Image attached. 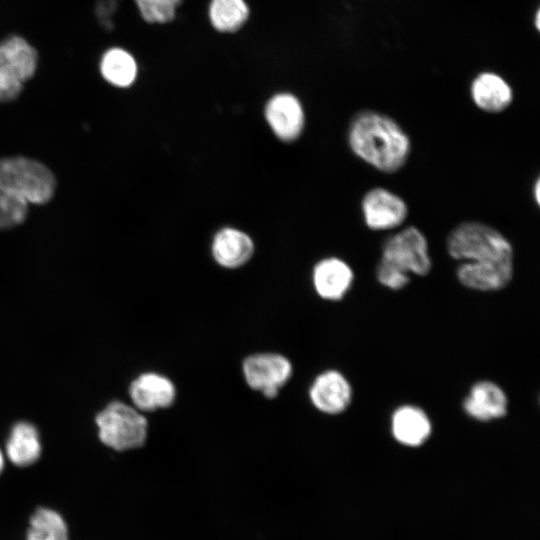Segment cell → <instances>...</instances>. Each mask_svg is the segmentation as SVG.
Instances as JSON below:
<instances>
[{"label": "cell", "mask_w": 540, "mask_h": 540, "mask_svg": "<svg viewBox=\"0 0 540 540\" xmlns=\"http://www.w3.org/2000/svg\"><path fill=\"white\" fill-rule=\"evenodd\" d=\"M447 252L459 261L458 281L481 292L505 288L514 274V251L510 241L494 227L466 221L458 224L446 239Z\"/></svg>", "instance_id": "1"}, {"label": "cell", "mask_w": 540, "mask_h": 540, "mask_svg": "<svg viewBox=\"0 0 540 540\" xmlns=\"http://www.w3.org/2000/svg\"><path fill=\"white\" fill-rule=\"evenodd\" d=\"M347 140L356 157L386 174L399 171L411 152L410 138L399 123L373 110H362L353 116Z\"/></svg>", "instance_id": "2"}, {"label": "cell", "mask_w": 540, "mask_h": 540, "mask_svg": "<svg viewBox=\"0 0 540 540\" xmlns=\"http://www.w3.org/2000/svg\"><path fill=\"white\" fill-rule=\"evenodd\" d=\"M55 178L42 163L16 156L0 159V188L28 203L43 204L55 191Z\"/></svg>", "instance_id": "3"}, {"label": "cell", "mask_w": 540, "mask_h": 540, "mask_svg": "<svg viewBox=\"0 0 540 540\" xmlns=\"http://www.w3.org/2000/svg\"><path fill=\"white\" fill-rule=\"evenodd\" d=\"M95 422L100 441L116 451L138 448L147 437L146 418L134 406L121 401L109 403L97 414Z\"/></svg>", "instance_id": "4"}, {"label": "cell", "mask_w": 540, "mask_h": 540, "mask_svg": "<svg viewBox=\"0 0 540 540\" xmlns=\"http://www.w3.org/2000/svg\"><path fill=\"white\" fill-rule=\"evenodd\" d=\"M38 55L24 38L13 35L0 42V103L16 99L36 72Z\"/></svg>", "instance_id": "5"}, {"label": "cell", "mask_w": 540, "mask_h": 540, "mask_svg": "<svg viewBox=\"0 0 540 540\" xmlns=\"http://www.w3.org/2000/svg\"><path fill=\"white\" fill-rule=\"evenodd\" d=\"M380 262L408 275H427L432 261L425 235L418 228L409 226L390 236L383 243Z\"/></svg>", "instance_id": "6"}, {"label": "cell", "mask_w": 540, "mask_h": 540, "mask_svg": "<svg viewBox=\"0 0 540 540\" xmlns=\"http://www.w3.org/2000/svg\"><path fill=\"white\" fill-rule=\"evenodd\" d=\"M243 373L247 384L252 389L262 392L267 398H274L279 389L290 379L292 365L282 355L259 353L244 360Z\"/></svg>", "instance_id": "7"}, {"label": "cell", "mask_w": 540, "mask_h": 540, "mask_svg": "<svg viewBox=\"0 0 540 540\" xmlns=\"http://www.w3.org/2000/svg\"><path fill=\"white\" fill-rule=\"evenodd\" d=\"M366 226L374 231L390 230L400 226L407 218L406 202L383 187L368 190L361 201Z\"/></svg>", "instance_id": "8"}, {"label": "cell", "mask_w": 540, "mask_h": 540, "mask_svg": "<svg viewBox=\"0 0 540 540\" xmlns=\"http://www.w3.org/2000/svg\"><path fill=\"white\" fill-rule=\"evenodd\" d=\"M265 118L274 134L290 142L299 137L304 126V110L300 100L288 92L273 95L265 106Z\"/></svg>", "instance_id": "9"}, {"label": "cell", "mask_w": 540, "mask_h": 540, "mask_svg": "<svg viewBox=\"0 0 540 540\" xmlns=\"http://www.w3.org/2000/svg\"><path fill=\"white\" fill-rule=\"evenodd\" d=\"M352 395L350 382L337 370H327L319 374L309 390L314 407L328 415L344 412L352 401Z\"/></svg>", "instance_id": "10"}, {"label": "cell", "mask_w": 540, "mask_h": 540, "mask_svg": "<svg viewBox=\"0 0 540 540\" xmlns=\"http://www.w3.org/2000/svg\"><path fill=\"white\" fill-rule=\"evenodd\" d=\"M508 397L497 383L481 380L474 383L466 397L462 408L465 414L479 422H489L506 416Z\"/></svg>", "instance_id": "11"}, {"label": "cell", "mask_w": 540, "mask_h": 540, "mask_svg": "<svg viewBox=\"0 0 540 540\" xmlns=\"http://www.w3.org/2000/svg\"><path fill=\"white\" fill-rule=\"evenodd\" d=\"M129 395L137 410L151 412L171 406L175 400L176 390L167 377L147 372L132 381Z\"/></svg>", "instance_id": "12"}, {"label": "cell", "mask_w": 540, "mask_h": 540, "mask_svg": "<svg viewBox=\"0 0 540 540\" xmlns=\"http://www.w3.org/2000/svg\"><path fill=\"white\" fill-rule=\"evenodd\" d=\"M390 430L399 444L416 448L422 446L430 438L432 423L422 408L405 404L397 407L392 413Z\"/></svg>", "instance_id": "13"}, {"label": "cell", "mask_w": 540, "mask_h": 540, "mask_svg": "<svg viewBox=\"0 0 540 540\" xmlns=\"http://www.w3.org/2000/svg\"><path fill=\"white\" fill-rule=\"evenodd\" d=\"M317 294L330 301L341 300L350 290L354 281L351 267L342 259L329 257L319 261L312 274Z\"/></svg>", "instance_id": "14"}, {"label": "cell", "mask_w": 540, "mask_h": 540, "mask_svg": "<svg viewBox=\"0 0 540 540\" xmlns=\"http://www.w3.org/2000/svg\"><path fill=\"white\" fill-rule=\"evenodd\" d=\"M470 94L474 104L488 113L504 111L513 100V91L508 82L493 72L477 75L471 83Z\"/></svg>", "instance_id": "15"}, {"label": "cell", "mask_w": 540, "mask_h": 540, "mask_svg": "<svg viewBox=\"0 0 540 540\" xmlns=\"http://www.w3.org/2000/svg\"><path fill=\"white\" fill-rule=\"evenodd\" d=\"M254 245L244 232L224 228L214 237L212 253L217 263L226 268H236L246 263L253 254Z\"/></svg>", "instance_id": "16"}, {"label": "cell", "mask_w": 540, "mask_h": 540, "mask_svg": "<svg viewBox=\"0 0 540 540\" xmlns=\"http://www.w3.org/2000/svg\"><path fill=\"white\" fill-rule=\"evenodd\" d=\"M41 451L40 436L34 425L21 421L12 427L5 445L6 456L12 464L30 466L39 459Z\"/></svg>", "instance_id": "17"}, {"label": "cell", "mask_w": 540, "mask_h": 540, "mask_svg": "<svg viewBox=\"0 0 540 540\" xmlns=\"http://www.w3.org/2000/svg\"><path fill=\"white\" fill-rule=\"evenodd\" d=\"M100 73L111 85L119 88L131 86L138 75V63L126 49L112 47L100 59Z\"/></svg>", "instance_id": "18"}, {"label": "cell", "mask_w": 540, "mask_h": 540, "mask_svg": "<svg viewBox=\"0 0 540 540\" xmlns=\"http://www.w3.org/2000/svg\"><path fill=\"white\" fill-rule=\"evenodd\" d=\"M207 14L217 32L236 33L247 23L250 7L246 0H210Z\"/></svg>", "instance_id": "19"}, {"label": "cell", "mask_w": 540, "mask_h": 540, "mask_svg": "<svg viewBox=\"0 0 540 540\" xmlns=\"http://www.w3.org/2000/svg\"><path fill=\"white\" fill-rule=\"evenodd\" d=\"M26 540H69L65 519L51 508L36 509L30 517Z\"/></svg>", "instance_id": "20"}, {"label": "cell", "mask_w": 540, "mask_h": 540, "mask_svg": "<svg viewBox=\"0 0 540 540\" xmlns=\"http://www.w3.org/2000/svg\"><path fill=\"white\" fill-rule=\"evenodd\" d=\"M182 0H134L143 20L150 24L172 22Z\"/></svg>", "instance_id": "21"}, {"label": "cell", "mask_w": 540, "mask_h": 540, "mask_svg": "<svg viewBox=\"0 0 540 540\" xmlns=\"http://www.w3.org/2000/svg\"><path fill=\"white\" fill-rule=\"evenodd\" d=\"M28 204L21 197L0 188V229L20 225L27 216Z\"/></svg>", "instance_id": "22"}, {"label": "cell", "mask_w": 540, "mask_h": 540, "mask_svg": "<svg viewBox=\"0 0 540 540\" xmlns=\"http://www.w3.org/2000/svg\"><path fill=\"white\" fill-rule=\"evenodd\" d=\"M376 279L382 286L394 291L403 289L410 283L408 274L380 261L376 267Z\"/></svg>", "instance_id": "23"}, {"label": "cell", "mask_w": 540, "mask_h": 540, "mask_svg": "<svg viewBox=\"0 0 540 540\" xmlns=\"http://www.w3.org/2000/svg\"><path fill=\"white\" fill-rule=\"evenodd\" d=\"M120 0H98L95 5V16L99 24L106 30L113 27V17L118 9Z\"/></svg>", "instance_id": "24"}, {"label": "cell", "mask_w": 540, "mask_h": 540, "mask_svg": "<svg viewBox=\"0 0 540 540\" xmlns=\"http://www.w3.org/2000/svg\"><path fill=\"white\" fill-rule=\"evenodd\" d=\"M534 198H535V201L537 204H539V201H540V182H539V179L536 180L535 184H534Z\"/></svg>", "instance_id": "25"}, {"label": "cell", "mask_w": 540, "mask_h": 540, "mask_svg": "<svg viewBox=\"0 0 540 540\" xmlns=\"http://www.w3.org/2000/svg\"><path fill=\"white\" fill-rule=\"evenodd\" d=\"M4 467H5V456L2 450L0 449V474L3 472Z\"/></svg>", "instance_id": "26"}]
</instances>
